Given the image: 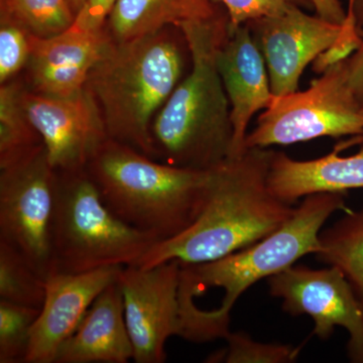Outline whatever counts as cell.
Masks as SVG:
<instances>
[{"label":"cell","mask_w":363,"mask_h":363,"mask_svg":"<svg viewBox=\"0 0 363 363\" xmlns=\"http://www.w3.org/2000/svg\"><path fill=\"white\" fill-rule=\"evenodd\" d=\"M85 169L112 213L160 242L176 238L197 220L212 175V169L171 166L111 138Z\"/></svg>","instance_id":"obj_4"},{"label":"cell","mask_w":363,"mask_h":363,"mask_svg":"<svg viewBox=\"0 0 363 363\" xmlns=\"http://www.w3.org/2000/svg\"><path fill=\"white\" fill-rule=\"evenodd\" d=\"M225 13L218 0H116L105 30L114 42H124L169 26L216 20Z\"/></svg>","instance_id":"obj_18"},{"label":"cell","mask_w":363,"mask_h":363,"mask_svg":"<svg viewBox=\"0 0 363 363\" xmlns=\"http://www.w3.org/2000/svg\"><path fill=\"white\" fill-rule=\"evenodd\" d=\"M26 111L55 171L85 169L107 140L104 116L86 87L71 96H48L26 87Z\"/></svg>","instance_id":"obj_11"},{"label":"cell","mask_w":363,"mask_h":363,"mask_svg":"<svg viewBox=\"0 0 363 363\" xmlns=\"http://www.w3.org/2000/svg\"><path fill=\"white\" fill-rule=\"evenodd\" d=\"M345 147H351V145H358L362 149H363V135L359 136V138H353L352 140H350V142L344 143Z\"/></svg>","instance_id":"obj_32"},{"label":"cell","mask_w":363,"mask_h":363,"mask_svg":"<svg viewBox=\"0 0 363 363\" xmlns=\"http://www.w3.org/2000/svg\"><path fill=\"white\" fill-rule=\"evenodd\" d=\"M67 2H68L69 6H70L74 14L77 16L79 11L84 6L86 0H67Z\"/></svg>","instance_id":"obj_31"},{"label":"cell","mask_w":363,"mask_h":363,"mask_svg":"<svg viewBox=\"0 0 363 363\" xmlns=\"http://www.w3.org/2000/svg\"><path fill=\"white\" fill-rule=\"evenodd\" d=\"M342 62L325 71L307 90L274 97L247 133L245 150L323 136H362L363 109L348 87Z\"/></svg>","instance_id":"obj_7"},{"label":"cell","mask_w":363,"mask_h":363,"mask_svg":"<svg viewBox=\"0 0 363 363\" xmlns=\"http://www.w3.org/2000/svg\"><path fill=\"white\" fill-rule=\"evenodd\" d=\"M130 359H133V347L117 278L95 298L77 330L60 348L55 363H126Z\"/></svg>","instance_id":"obj_16"},{"label":"cell","mask_w":363,"mask_h":363,"mask_svg":"<svg viewBox=\"0 0 363 363\" xmlns=\"http://www.w3.org/2000/svg\"><path fill=\"white\" fill-rule=\"evenodd\" d=\"M227 346L208 357L207 362L290 363L298 359L300 347L286 344L262 343L243 332H229Z\"/></svg>","instance_id":"obj_24"},{"label":"cell","mask_w":363,"mask_h":363,"mask_svg":"<svg viewBox=\"0 0 363 363\" xmlns=\"http://www.w3.org/2000/svg\"><path fill=\"white\" fill-rule=\"evenodd\" d=\"M30 33L21 26L0 20V83L9 82L28 65Z\"/></svg>","instance_id":"obj_25"},{"label":"cell","mask_w":363,"mask_h":363,"mask_svg":"<svg viewBox=\"0 0 363 363\" xmlns=\"http://www.w3.org/2000/svg\"><path fill=\"white\" fill-rule=\"evenodd\" d=\"M245 25L266 61L274 97L298 91L306 67L330 47L342 30V25L311 16L300 7Z\"/></svg>","instance_id":"obj_12"},{"label":"cell","mask_w":363,"mask_h":363,"mask_svg":"<svg viewBox=\"0 0 363 363\" xmlns=\"http://www.w3.org/2000/svg\"><path fill=\"white\" fill-rule=\"evenodd\" d=\"M172 26L124 42L109 40L86 89L96 100L111 140L156 159L152 125L183 80L189 47Z\"/></svg>","instance_id":"obj_3"},{"label":"cell","mask_w":363,"mask_h":363,"mask_svg":"<svg viewBox=\"0 0 363 363\" xmlns=\"http://www.w3.org/2000/svg\"><path fill=\"white\" fill-rule=\"evenodd\" d=\"M111 40L105 28L95 32L74 30L50 38L30 35L28 89L65 97L84 89L91 69Z\"/></svg>","instance_id":"obj_15"},{"label":"cell","mask_w":363,"mask_h":363,"mask_svg":"<svg viewBox=\"0 0 363 363\" xmlns=\"http://www.w3.org/2000/svg\"><path fill=\"white\" fill-rule=\"evenodd\" d=\"M26 86L13 80L0 88V169L13 164L43 145L23 102Z\"/></svg>","instance_id":"obj_20"},{"label":"cell","mask_w":363,"mask_h":363,"mask_svg":"<svg viewBox=\"0 0 363 363\" xmlns=\"http://www.w3.org/2000/svg\"><path fill=\"white\" fill-rule=\"evenodd\" d=\"M216 63L230 104L233 128L230 157L240 156L245 150L250 121L274 97L266 61L247 25L229 30L217 52Z\"/></svg>","instance_id":"obj_14"},{"label":"cell","mask_w":363,"mask_h":363,"mask_svg":"<svg viewBox=\"0 0 363 363\" xmlns=\"http://www.w3.org/2000/svg\"><path fill=\"white\" fill-rule=\"evenodd\" d=\"M40 309L0 300V363L25 362Z\"/></svg>","instance_id":"obj_23"},{"label":"cell","mask_w":363,"mask_h":363,"mask_svg":"<svg viewBox=\"0 0 363 363\" xmlns=\"http://www.w3.org/2000/svg\"><path fill=\"white\" fill-rule=\"evenodd\" d=\"M355 0H348V9H350L351 6L354 4Z\"/></svg>","instance_id":"obj_33"},{"label":"cell","mask_w":363,"mask_h":363,"mask_svg":"<svg viewBox=\"0 0 363 363\" xmlns=\"http://www.w3.org/2000/svg\"><path fill=\"white\" fill-rule=\"evenodd\" d=\"M157 242L156 236L112 213L85 169L56 171L52 272L81 274L136 266Z\"/></svg>","instance_id":"obj_5"},{"label":"cell","mask_w":363,"mask_h":363,"mask_svg":"<svg viewBox=\"0 0 363 363\" xmlns=\"http://www.w3.org/2000/svg\"><path fill=\"white\" fill-rule=\"evenodd\" d=\"M318 260L343 272L363 309V208L321 230Z\"/></svg>","instance_id":"obj_19"},{"label":"cell","mask_w":363,"mask_h":363,"mask_svg":"<svg viewBox=\"0 0 363 363\" xmlns=\"http://www.w3.org/2000/svg\"><path fill=\"white\" fill-rule=\"evenodd\" d=\"M362 44V35L358 30L354 16H346L342 25V30L337 40L322 52L313 62V70L315 73L323 74L332 66L341 63L350 58Z\"/></svg>","instance_id":"obj_27"},{"label":"cell","mask_w":363,"mask_h":363,"mask_svg":"<svg viewBox=\"0 0 363 363\" xmlns=\"http://www.w3.org/2000/svg\"><path fill=\"white\" fill-rule=\"evenodd\" d=\"M47 279L23 253L0 240V300L42 309Z\"/></svg>","instance_id":"obj_21"},{"label":"cell","mask_w":363,"mask_h":363,"mask_svg":"<svg viewBox=\"0 0 363 363\" xmlns=\"http://www.w3.org/2000/svg\"><path fill=\"white\" fill-rule=\"evenodd\" d=\"M179 28L187 40L191 69L155 117L156 160L207 171L228 159L233 147L230 104L216 63L228 37V13Z\"/></svg>","instance_id":"obj_2"},{"label":"cell","mask_w":363,"mask_h":363,"mask_svg":"<svg viewBox=\"0 0 363 363\" xmlns=\"http://www.w3.org/2000/svg\"><path fill=\"white\" fill-rule=\"evenodd\" d=\"M229 16V30L245 25L248 21L267 16H279L300 7L314 9L311 0H218Z\"/></svg>","instance_id":"obj_26"},{"label":"cell","mask_w":363,"mask_h":363,"mask_svg":"<svg viewBox=\"0 0 363 363\" xmlns=\"http://www.w3.org/2000/svg\"><path fill=\"white\" fill-rule=\"evenodd\" d=\"M116 2V0H86L71 28L86 32L104 30Z\"/></svg>","instance_id":"obj_29"},{"label":"cell","mask_w":363,"mask_h":363,"mask_svg":"<svg viewBox=\"0 0 363 363\" xmlns=\"http://www.w3.org/2000/svg\"><path fill=\"white\" fill-rule=\"evenodd\" d=\"M346 193L307 196L274 233L250 247L204 264H182L180 290L195 298L211 288L224 290L220 307L212 310L223 323L230 324L236 301L253 284L294 266L301 257L320 250V233L336 211H350Z\"/></svg>","instance_id":"obj_6"},{"label":"cell","mask_w":363,"mask_h":363,"mask_svg":"<svg viewBox=\"0 0 363 363\" xmlns=\"http://www.w3.org/2000/svg\"><path fill=\"white\" fill-rule=\"evenodd\" d=\"M340 147L326 156L297 161L285 152H274L267 183L272 194L286 204L319 193H346L363 189V149L350 157H340Z\"/></svg>","instance_id":"obj_17"},{"label":"cell","mask_w":363,"mask_h":363,"mask_svg":"<svg viewBox=\"0 0 363 363\" xmlns=\"http://www.w3.org/2000/svg\"><path fill=\"white\" fill-rule=\"evenodd\" d=\"M121 267L49 274L44 305L33 326L25 363H55L61 346L77 330L95 298L116 281Z\"/></svg>","instance_id":"obj_13"},{"label":"cell","mask_w":363,"mask_h":363,"mask_svg":"<svg viewBox=\"0 0 363 363\" xmlns=\"http://www.w3.org/2000/svg\"><path fill=\"white\" fill-rule=\"evenodd\" d=\"M311 1L318 16L336 25H343L347 16V11H344L340 0H311Z\"/></svg>","instance_id":"obj_30"},{"label":"cell","mask_w":363,"mask_h":363,"mask_svg":"<svg viewBox=\"0 0 363 363\" xmlns=\"http://www.w3.org/2000/svg\"><path fill=\"white\" fill-rule=\"evenodd\" d=\"M274 150L253 147L212 169L206 203L197 220L171 240L157 242L136 266L179 260L204 264L231 255L274 233L295 207L278 199L267 183Z\"/></svg>","instance_id":"obj_1"},{"label":"cell","mask_w":363,"mask_h":363,"mask_svg":"<svg viewBox=\"0 0 363 363\" xmlns=\"http://www.w3.org/2000/svg\"><path fill=\"white\" fill-rule=\"evenodd\" d=\"M181 262L157 266H125L118 274L124 317L136 363L167 360V340L181 336Z\"/></svg>","instance_id":"obj_9"},{"label":"cell","mask_w":363,"mask_h":363,"mask_svg":"<svg viewBox=\"0 0 363 363\" xmlns=\"http://www.w3.org/2000/svg\"><path fill=\"white\" fill-rule=\"evenodd\" d=\"M347 16H354L362 44L342 63L348 87L363 109V0H355L353 6L347 9Z\"/></svg>","instance_id":"obj_28"},{"label":"cell","mask_w":363,"mask_h":363,"mask_svg":"<svg viewBox=\"0 0 363 363\" xmlns=\"http://www.w3.org/2000/svg\"><path fill=\"white\" fill-rule=\"evenodd\" d=\"M269 294L281 298L284 311L314 320L313 335L327 340L336 327L348 332L347 355L363 363V309L343 272L335 267L294 266L269 278Z\"/></svg>","instance_id":"obj_10"},{"label":"cell","mask_w":363,"mask_h":363,"mask_svg":"<svg viewBox=\"0 0 363 363\" xmlns=\"http://www.w3.org/2000/svg\"><path fill=\"white\" fill-rule=\"evenodd\" d=\"M75 18L67 0H1V20L16 23L33 37L65 32Z\"/></svg>","instance_id":"obj_22"},{"label":"cell","mask_w":363,"mask_h":363,"mask_svg":"<svg viewBox=\"0 0 363 363\" xmlns=\"http://www.w3.org/2000/svg\"><path fill=\"white\" fill-rule=\"evenodd\" d=\"M55 195L56 171L44 143L0 169V240L23 253L45 279L52 272Z\"/></svg>","instance_id":"obj_8"}]
</instances>
